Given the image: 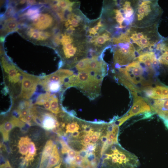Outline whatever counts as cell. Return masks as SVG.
Instances as JSON below:
<instances>
[{"instance_id": "83f0119b", "label": "cell", "mask_w": 168, "mask_h": 168, "mask_svg": "<svg viewBox=\"0 0 168 168\" xmlns=\"http://www.w3.org/2000/svg\"><path fill=\"white\" fill-rule=\"evenodd\" d=\"M82 127L83 128V132L86 134L94 132L93 129L89 125L83 124Z\"/></svg>"}, {"instance_id": "4316f807", "label": "cell", "mask_w": 168, "mask_h": 168, "mask_svg": "<svg viewBox=\"0 0 168 168\" xmlns=\"http://www.w3.org/2000/svg\"><path fill=\"white\" fill-rule=\"evenodd\" d=\"M101 133L99 132H95L93 133L91 137V141L92 142H96L100 136Z\"/></svg>"}, {"instance_id": "3957f363", "label": "cell", "mask_w": 168, "mask_h": 168, "mask_svg": "<svg viewBox=\"0 0 168 168\" xmlns=\"http://www.w3.org/2000/svg\"><path fill=\"white\" fill-rule=\"evenodd\" d=\"M163 12L157 0H135L132 26L145 27L159 23Z\"/></svg>"}, {"instance_id": "4fadbf2b", "label": "cell", "mask_w": 168, "mask_h": 168, "mask_svg": "<svg viewBox=\"0 0 168 168\" xmlns=\"http://www.w3.org/2000/svg\"><path fill=\"white\" fill-rule=\"evenodd\" d=\"M147 97L156 100L168 99V88L157 86L152 87L151 86L144 88L142 90Z\"/></svg>"}, {"instance_id": "ba28073f", "label": "cell", "mask_w": 168, "mask_h": 168, "mask_svg": "<svg viewBox=\"0 0 168 168\" xmlns=\"http://www.w3.org/2000/svg\"><path fill=\"white\" fill-rule=\"evenodd\" d=\"M133 102L129 111L123 116L114 122V124L119 126L131 117L142 113L151 112L150 106L147 100L142 97L138 95L137 93L132 92Z\"/></svg>"}, {"instance_id": "f1b7e54d", "label": "cell", "mask_w": 168, "mask_h": 168, "mask_svg": "<svg viewBox=\"0 0 168 168\" xmlns=\"http://www.w3.org/2000/svg\"><path fill=\"white\" fill-rule=\"evenodd\" d=\"M0 168H12L9 161L7 160L0 165Z\"/></svg>"}, {"instance_id": "f546056e", "label": "cell", "mask_w": 168, "mask_h": 168, "mask_svg": "<svg viewBox=\"0 0 168 168\" xmlns=\"http://www.w3.org/2000/svg\"><path fill=\"white\" fill-rule=\"evenodd\" d=\"M79 155L84 158H86L87 156V153L85 149H83L79 152H78L77 155Z\"/></svg>"}, {"instance_id": "9a60e30c", "label": "cell", "mask_w": 168, "mask_h": 168, "mask_svg": "<svg viewBox=\"0 0 168 168\" xmlns=\"http://www.w3.org/2000/svg\"><path fill=\"white\" fill-rule=\"evenodd\" d=\"M53 146V143L52 140H49L46 142L42 152L38 168H46L52 153Z\"/></svg>"}, {"instance_id": "e575fe53", "label": "cell", "mask_w": 168, "mask_h": 168, "mask_svg": "<svg viewBox=\"0 0 168 168\" xmlns=\"http://www.w3.org/2000/svg\"><path fill=\"white\" fill-rule=\"evenodd\" d=\"M93 28L95 30L97 31V30H98L99 29L100 27L98 25H97L94 26V27Z\"/></svg>"}, {"instance_id": "2e32d148", "label": "cell", "mask_w": 168, "mask_h": 168, "mask_svg": "<svg viewBox=\"0 0 168 168\" xmlns=\"http://www.w3.org/2000/svg\"><path fill=\"white\" fill-rule=\"evenodd\" d=\"M2 25V29L5 34H7L12 31L17 30L18 23L16 19L10 17L3 21Z\"/></svg>"}, {"instance_id": "ac0fdd59", "label": "cell", "mask_w": 168, "mask_h": 168, "mask_svg": "<svg viewBox=\"0 0 168 168\" xmlns=\"http://www.w3.org/2000/svg\"><path fill=\"white\" fill-rule=\"evenodd\" d=\"M31 140L28 137H22L20 138L18 142V147L19 152L22 156L27 154L28 152V144Z\"/></svg>"}, {"instance_id": "1f68e13d", "label": "cell", "mask_w": 168, "mask_h": 168, "mask_svg": "<svg viewBox=\"0 0 168 168\" xmlns=\"http://www.w3.org/2000/svg\"><path fill=\"white\" fill-rule=\"evenodd\" d=\"M89 33L90 34H92L96 35V36L97 35H96L97 34L96 31L94 30L93 28H91L89 29Z\"/></svg>"}, {"instance_id": "9c48e42d", "label": "cell", "mask_w": 168, "mask_h": 168, "mask_svg": "<svg viewBox=\"0 0 168 168\" xmlns=\"http://www.w3.org/2000/svg\"><path fill=\"white\" fill-rule=\"evenodd\" d=\"M41 78L23 72L21 90L17 98L21 100H28L37 90Z\"/></svg>"}, {"instance_id": "e0dca14e", "label": "cell", "mask_w": 168, "mask_h": 168, "mask_svg": "<svg viewBox=\"0 0 168 168\" xmlns=\"http://www.w3.org/2000/svg\"><path fill=\"white\" fill-rule=\"evenodd\" d=\"M60 159L57 146L54 144L46 168H52L58 164Z\"/></svg>"}, {"instance_id": "52a82bcc", "label": "cell", "mask_w": 168, "mask_h": 168, "mask_svg": "<svg viewBox=\"0 0 168 168\" xmlns=\"http://www.w3.org/2000/svg\"><path fill=\"white\" fill-rule=\"evenodd\" d=\"M44 5H41V10L37 16L32 20H28V24L22 23L23 26L32 28L41 32H53L51 29L54 26V19L53 14L48 8Z\"/></svg>"}, {"instance_id": "277c9868", "label": "cell", "mask_w": 168, "mask_h": 168, "mask_svg": "<svg viewBox=\"0 0 168 168\" xmlns=\"http://www.w3.org/2000/svg\"><path fill=\"white\" fill-rule=\"evenodd\" d=\"M119 43L114 49L113 63L118 68L125 66L133 61L137 57L136 52L131 41L128 33L121 34L118 36Z\"/></svg>"}, {"instance_id": "603a6c76", "label": "cell", "mask_w": 168, "mask_h": 168, "mask_svg": "<svg viewBox=\"0 0 168 168\" xmlns=\"http://www.w3.org/2000/svg\"><path fill=\"white\" fill-rule=\"evenodd\" d=\"M7 7L6 10L2 16L3 20L10 17L13 16L15 12L13 6L10 4L9 5H8Z\"/></svg>"}, {"instance_id": "d4e9b609", "label": "cell", "mask_w": 168, "mask_h": 168, "mask_svg": "<svg viewBox=\"0 0 168 168\" xmlns=\"http://www.w3.org/2000/svg\"><path fill=\"white\" fill-rule=\"evenodd\" d=\"M59 142L62 146L61 152L63 154L68 153L71 149L66 142L62 140H60Z\"/></svg>"}, {"instance_id": "8992f818", "label": "cell", "mask_w": 168, "mask_h": 168, "mask_svg": "<svg viewBox=\"0 0 168 168\" xmlns=\"http://www.w3.org/2000/svg\"><path fill=\"white\" fill-rule=\"evenodd\" d=\"M117 144L110 146L111 153L108 154L107 165L109 168H138L140 162L137 156Z\"/></svg>"}, {"instance_id": "484cf974", "label": "cell", "mask_w": 168, "mask_h": 168, "mask_svg": "<svg viewBox=\"0 0 168 168\" xmlns=\"http://www.w3.org/2000/svg\"><path fill=\"white\" fill-rule=\"evenodd\" d=\"M93 133H91L86 134L84 136L82 144L84 146H86L87 145L90 143L91 140V136Z\"/></svg>"}, {"instance_id": "30bf717a", "label": "cell", "mask_w": 168, "mask_h": 168, "mask_svg": "<svg viewBox=\"0 0 168 168\" xmlns=\"http://www.w3.org/2000/svg\"><path fill=\"white\" fill-rule=\"evenodd\" d=\"M153 51L159 68L168 72V37H163L157 44Z\"/></svg>"}, {"instance_id": "4dcf8cb0", "label": "cell", "mask_w": 168, "mask_h": 168, "mask_svg": "<svg viewBox=\"0 0 168 168\" xmlns=\"http://www.w3.org/2000/svg\"><path fill=\"white\" fill-rule=\"evenodd\" d=\"M109 139L106 134L105 135H103L101 137V141L102 142L104 143L106 142L108 139Z\"/></svg>"}, {"instance_id": "d6a6232c", "label": "cell", "mask_w": 168, "mask_h": 168, "mask_svg": "<svg viewBox=\"0 0 168 168\" xmlns=\"http://www.w3.org/2000/svg\"><path fill=\"white\" fill-rule=\"evenodd\" d=\"M80 134V132L77 131L72 133V136L74 138H77L79 136Z\"/></svg>"}, {"instance_id": "8fae6325", "label": "cell", "mask_w": 168, "mask_h": 168, "mask_svg": "<svg viewBox=\"0 0 168 168\" xmlns=\"http://www.w3.org/2000/svg\"><path fill=\"white\" fill-rule=\"evenodd\" d=\"M135 60L141 63L149 70L157 74L159 67L153 51L140 54L137 57Z\"/></svg>"}, {"instance_id": "7c38bea8", "label": "cell", "mask_w": 168, "mask_h": 168, "mask_svg": "<svg viewBox=\"0 0 168 168\" xmlns=\"http://www.w3.org/2000/svg\"><path fill=\"white\" fill-rule=\"evenodd\" d=\"M25 123L17 116L13 115L0 125V132L3 141L7 142L9 140V134L11 130L16 127L22 128L25 126Z\"/></svg>"}, {"instance_id": "cb8c5ba5", "label": "cell", "mask_w": 168, "mask_h": 168, "mask_svg": "<svg viewBox=\"0 0 168 168\" xmlns=\"http://www.w3.org/2000/svg\"><path fill=\"white\" fill-rule=\"evenodd\" d=\"M85 147L84 149L86 151L88 155L93 153V152L95 150L96 148V144L89 143L85 146Z\"/></svg>"}, {"instance_id": "44dd1931", "label": "cell", "mask_w": 168, "mask_h": 168, "mask_svg": "<svg viewBox=\"0 0 168 168\" xmlns=\"http://www.w3.org/2000/svg\"><path fill=\"white\" fill-rule=\"evenodd\" d=\"M54 2L60 8L61 10L72 7L74 3V2H71L68 0H57L54 1Z\"/></svg>"}, {"instance_id": "d6986e66", "label": "cell", "mask_w": 168, "mask_h": 168, "mask_svg": "<svg viewBox=\"0 0 168 168\" xmlns=\"http://www.w3.org/2000/svg\"><path fill=\"white\" fill-rule=\"evenodd\" d=\"M59 99L55 94L52 93L50 99V108L49 111L57 114L61 112L59 104Z\"/></svg>"}, {"instance_id": "6da1fadb", "label": "cell", "mask_w": 168, "mask_h": 168, "mask_svg": "<svg viewBox=\"0 0 168 168\" xmlns=\"http://www.w3.org/2000/svg\"><path fill=\"white\" fill-rule=\"evenodd\" d=\"M116 77L118 81L132 91L140 92L145 88L150 86L153 77L156 74L146 68L142 63L134 60L127 65L118 69Z\"/></svg>"}, {"instance_id": "5bb4252c", "label": "cell", "mask_w": 168, "mask_h": 168, "mask_svg": "<svg viewBox=\"0 0 168 168\" xmlns=\"http://www.w3.org/2000/svg\"><path fill=\"white\" fill-rule=\"evenodd\" d=\"M149 104L152 111L157 114L163 121H168V99L155 100Z\"/></svg>"}, {"instance_id": "7a4b0ae2", "label": "cell", "mask_w": 168, "mask_h": 168, "mask_svg": "<svg viewBox=\"0 0 168 168\" xmlns=\"http://www.w3.org/2000/svg\"><path fill=\"white\" fill-rule=\"evenodd\" d=\"M159 23L145 27L131 26L128 30L130 40L138 55L153 51L163 38L158 30Z\"/></svg>"}, {"instance_id": "ffe728a7", "label": "cell", "mask_w": 168, "mask_h": 168, "mask_svg": "<svg viewBox=\"0 0 168 168\" xmlns=\"http://www.w3.org/2000/svg\"><path fill=\"white\" fill-rule=\"evenodd\" d=\"M112 39L111 34L109 32L106 31L102 35L98 36L94 42L96 45L100 47L101 45H102L107 42H111Z\"/></svg>"}, {"instance_id": "836d02e7", "label": "cell", "mask_w": 168, "mask_h": 168, "mask_svg": "<svg viewBox=\"0 0 168 168\" xmlns=\"http://www.w3.org/2000/svg\"><path fill=\"white\" fill-rule=\"evenodd\" d=\"M61 161H60V162L58 165L54 167V168H61Z\"/></svg>"}, {"instance_id": "7402d4cb", "label": "cell", "mask_w": 168, "mask_h": 168, "mask_svg": "<svg viewBox=\"0 0 168 168\" xmlns=\"http://www.w3.org/2000/svg\"><path fill=\"white\" fill-rule=\"evenodd\" d=\"M79 125L77 122L69 123L66 126V133H73L77 131L79 129Z\"/></svg>"}, {"instance_id": "5b68a950", "label": "cell", "mask_w": 168, "mask_h": 168, "mask_svg": "<svg viewBox=\"0 0 168 168\" xmlns=\"http://www.w3.org/2000/svg\"><path fill=\"white\" fill-rule=\"evenodd\" d=\"M1 63L4 73V83L12 98H18L21 88L23 72L5 55Z\"/></svg>"}]
</instances>
